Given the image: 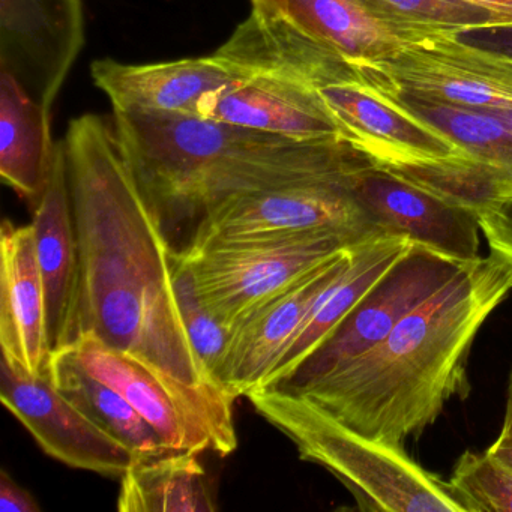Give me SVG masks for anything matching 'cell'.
<instances>
[{
	"label": "cell",
	"mask_w": 512,
	"mask_h": 512,
	"mask_svg": "<svg viewBox=\"0 0 512 512\" xmlns=\"http://www.w3.org/2000/svg\"><path fill=\"white\" fill-rule=\"evenodd\" d=\"M358 170L224 200L194 223L185 247L310 233H334L358 245L382 238L353 194Z\"/></svg>",
	"instance_id": "cell-6"
},
{
	"label": "cell",
	"mask_w": 512,
	"mask_h": 512,
	"mask_svg": "<svg viewBox=\"0 0 512 512\" xmlns=\"http://www.w3.org/2000/svg\"><path fill=\"white\" fill-rule=\"evenodd\" d=\"M376 19L400 35L409 31L505 29L490 11L466 0H362Z\"/></svg>",
	"instance_id": "cell-24"
},
{
	"label": "cell",
	"mask_w": 512,
	"mask_h": 512,
	"mask_svg": "<svg viewBox=\"0 0 512 512\" xmlns=\"http://www.w3.org/2000/svg\"><path fill=\"white\" fill-rule=\"evenodd\" d=\"M202 118L302 140H343L314 89L272 74L247 73L200 106Z\"/></svg>",
	"instance_id": "cell-16"
},
{
	"label": "cell",
	"mask_w": 512,
	"mask_h": 512,
	"mask_svg": "<svg viewBox=\"0 0 512 512\" xmlns=\"http://www.w3.org/2000/svg\"><path fill=\"white\" fill-rule=\"evenodd\" d=\"M488 115L494 116L499 119L506 128L512 133V107H506V109H491L484 110Z\"/></svg>",
	"instance_id": "cell-33"
},
{
	"label": "cell",
	"mask_w": 512,
	"mask_h": 512,
	"mask_svg": "<svg viewBox=\"0 0 512 512\" xmlns=\"http://www.w3.org/2000/svg\"><path fill=\"white\" fill-rule=\"evenodd\" d=\"M0 398L50 457L74 469L122 478L134 454L89 421L50 382L2 358Z\"/></svg>",
	"instance_id": "cell-10"
},
{
	"label": "cell",
	"mask_w": 512,
	"mask_h": 512,
	"mask_svg": "<svg viewBox=\"0 0 512 512\" xmlns=\"http://www.w3.org/2000/svg\"><path fill=\"white\" fill-rule=\"evenodd\" d=\"M49 379L89 421L127 446L134 457L172 449L118 391L88 373L67 349L53 353Z\"/></svg>",
	"instance_id": "cell-21"
},
{
	"label": "cell",
	"mask_w": 512,
	"mask_h": 512,
	"mask_svg": "<svg viewBox=\"0 0 512 512\" xmlns=\"http://www.w3.org/2000/svg\"><path fill=\"white\" fill-rule=\"evenodd\" d=\"M0 344L2 358L23 373L49 376L46 292L35 251L34 227L5 220L0 232Z\"/></svg>",
	"instance_id": "cell-15"
},
{
	"label": "cell",
	"mask_w": 512,
	"mask_h": 512,
	"mask_svg": "<svg viewBox=\"0 0 512 512\" xmlns=\"http://www.w3.org/2000/svg\"><path fill=\"white\" fill-rule=\"evenodd\" d=\"M466 265L413 242L286 379L262 391L296 394L352 364Z\"/></svg>",
	"instance_id": "cell-7"
},
{
	"label": "cell",
	"mask_w": 512,
	"mask_h": 512,
	"mask_svg": "<svg viewBox=\"0 0 512 512\" xmlns=\"http://www.w3.org/2000/svg\"><path fill=\"white\" fill-rule=\"evenodd\" d=\"M55 146L50 110L0 71V176L32 209L49 184Z\"/></svg>",
	"instance_id": "cell-19"
},
{
	"label": "cell",
	"mask_w": 512,
	"mask_h": 512,
	"mask_svg": "<svg viewBox=\"0 0 512 512\" xmlns=\"http://www.w3.org/2000/svg\"><path fill=\"white\" fill-rule=\"evenodd\" d=\"M412 244L407 239L382 236L356 247L352 265L320 295L256 389H269L286 379Z\"/></svg>",
	"instance_id": "cell-18"
},
{
	"label": "cell",
	"mask_w": 512,
	"mask_h": 512,
	"mask_svg": "<svg viewBox=\"0 0 512 512\" xmlns=\"http://www.w3.org/2000/svg\"><path fill=\"white\" fill-rule=\"evenodd\" d=\"M247 398L292 440L302 460L332 473L362 511L464 512L448 482L410 460L403 448L350 430L301 395L256 389Z\"/></svg>",
	"instance_id": "cell-4"
},
{
	"label": "cell",
	"mask_w": 512,
	"mask_h": 512,
	"mask_svg": "<svg viewBox=\"0 0 512 512\" xmlns=\"http://www.w3.org/2000/svg\"><path fill=\"white\" fill-rule=\"evenodd\" d=\"M359 205L382 236L424 245L461 263L479 257V218L475 212L439 199L373 164L352 178Z\"/></svg>",
	"instance_id": "cell-11"
},
{
	"label": "cell",
	"mask_w": 512,
	"mask_h": 512,
	"mask_svg": "<svg viewBox=\"0 0 512 512\" xmlns=\"http://www.w3.org/2000/svg\"><path fill=\"white\" fill-rule=\"evenodd\" d=\"M511 290L512 260L490 250L404 316L370 352L295 395L350 430L403 448L436 422L451 398L469 394L473 341Z\"/></svg>",
	"instance_id": "cell-2"
},
{
	"label": "cell",
	"mask_w": 512,
	"mask_h": 512,
	"mask_svg": "<svg viewBox=\"0 0 512 512\" xmlns=\"http://www.w3.org/2000/svg\"><path fill=\"white\" fill-rule=\"evenodd\" d=\"M113 130L166 232L232 197L368 164L344 140L295 139L202 116L115 110Z\"/></svg>",
	"instance_id": "cell-3"
},
{
	"label": "cell",
	"mask_w": 512,
	"mask_h": 512,
	"mask_svg": "<svg viewBox=\"0 0 512 512\" xmlns=\"http://www.w3.org/2000/svg\"><path fill=\"white\" fill-rule=\"evenodd\" d=\"M91 71L115 110L188 116H200L209 94L247 76L217 55L145 65L103 59L95 61Z\"/></svg>",
	"instance_id": "cell-14"
},
{
	"label": "cell",
	"mask_w": 512,
	"mask_h": 512,
	"mask_svg": "<svg viewBox=\"0 0 512 512\" xmlns=\"http://www.w3.org/2000/svg\"><path fill=\"white\" fill-rule=\"evenodd\" d=\"M281 13L349 64L389 58L401 46L362 0H286Z\"/></svg>",
	"instance_id": "cell-22"
},
{
	"label": "cell",
	"mask_w": 512,
	"mask_h": 512,
	"mask_svg": "<svg viewBox=\"0 0 512 512\" xmlns=\"http://www.w3.org/2000/svg\"><path fill=\"white\" fill-rule=\"evenodd\" d=\"M35 251L46 292V323L52 355L77 338L80 248L74 221L65 142L56 143L49 184L32 209Z\"/></svg>",
	"instance_id": "cell-13"
},
{
	"label": "cell",
	"mask_w": 512,
	"mask_h": 512,
	"mask_svg": "<svg viewBox=\"0 0 512 512\" xmlns=\"http://www.w3.org/2000/svg\"><path fill=\"white\" fill-rule=\"evenodd\" d=\"M478 218L490 250L499 251L512 260V199L479 212Z\"/></svg>",
	"instance_id": "cell-27"
},
{
	"label": "cell",
	"mask_w": 512,
	"mask_h": 512,
	"mask_svg": "<svg viewBox=\"0 0 512 512\" xmlns=\"http://www.w3.org/2000/svg\"><path fill=\"white\" fill-rule=\"evenodd\" d=\"M502 439L512 440V373L509 377L508 400H506L505 419H503Z\"/></svg>",
	"instance_id": "cell-31"
},
{
	"label": "cell",
	"mask_w": 512,
	"mask_h": 512,
	"mask_svg": "<svg viewBox=\"0 0 512 512\" xmlns=\"http://www.w3.org/2000/svg\"><path fill=\"white\" fill-rule=\"evenodd\" d=\"M388 85L404 107L445 131L473 157L512 169V133L499 119L472 107L409 97Z\"/></svg>",
	"instance_id": "cell-23"
},
{
	"label": "cell",
	"mask_w": 512,
	"mask_h": 512,
	"mask_svg": "<svg viewBox=\"0 0 512 512\" xmlns=\"http://www.w3.org/2000/svg\"><path fill=\"white\" fill-rule=\"evenodd\" d=\"M253 10L263 14H275L283 11L286 0H251Z\"/></svg>",
	"instance_id": "cell-32"
},
{
	"label": "cell",
	"mask_w": 512,
	"mask_h": 512,
	"mask_svg": "<svg viewBox=\"0 0 512 512\" xmlns=\"http://www.w3.org/2000/svg\"><path fill=\"white\" fill-rule=\"evenodd\" d=\"M356 247L344 236L310 233L214 242L179 253L193 269L209 310L232 331L245 314L335 254Z\"/></svg>",
	"instance_id": "cell-5"
},
{
	"label": "cell",
	"mask_w": 512,
	"mask_h": 512,
	"mask_svg": "<svg viewBox=\"0 0 512 512\" xmlns=\"http://www.w3.org/2000/svg\"><path fill=\"white\" fill-rule=\"evenodd\" d=\"M173 287L188 340L202 362L209 379L221 386L227 344L232 331L209 310L197 289L193 269L179 250L173 251Z\"/></svg>",
	"instance_id": "cell-25"
},
{
	"label": "cell",
	"mask_w": 512,
	"mask_h": 512,
	"mask_svg": "<svg viewBox=\"0 0 512 512\" xmlns=\"http://www.w3.org/2000/svg\"><path fill=\"white\" fill-rule=\"evenodd\" d=\"M0 511L40 512L37 499L26 488L20 487L5 470L0 472Z\"/></svg>",
	"instance_id": "cell-28"
},
{
	"label": "cell",
	"mask_w": 512,
	"mask_h": 512,
	"mask_svg": "<svg viewBox=\"0 0 512 512\" xmlns=\"http://www.w3.org/2000/svg\"><path fill=\"white\" fill-rule=\"evenodd\" d=\"M448 484L464 512H512V470L490 451L464 452Z\"/></svg>",
	"instance_id": "cell-26"
},
{
	"label": "cell",
	"mask_w": 512,
	"mask_h": 512,
	"mask_svg": "<svg viewBox=\"0 0 512 512\" xmlns=\"http://www.w3.org/2000/svg\"><path fill=\"white\" fill-rule=\"evenodd\" d=\"M353 253L355 248L335 254L238 320L232 328L221 373V386L227 394L235 400L247 397L262 383L320 295L352 265Z\"/></svg>",
	"instance_id": "cell-12"
},
{
	"label": "cell",
	"mask_w": 512,
	"mask_h": 512,
	"mask_svg": "<svg viewBox=\"0 0 512 512\" xmlns=\"http://www.w3.org/2000/svg\"><path fill=\"white\" fill-rule=\"evenodd\" d=\"M65 151L80 248L77 337L91 332L151 368L209 434L212 451L227 457L238 448L235 398L209 379L188 340L173 287L175 248L113 125L97 115L74 119Z\"/></svg>",
	"instance_id": "cell-1"
},
{
	"label": "cell",
	"mask_w": 512,
	"mask_h": 512,
	"mask_svg": "<svg viewBox=\"0 0 512 512\" xmlns=\"http://www.w3.org/2000/svg\"><path fill=\"white\" fill-rule=\"evenodd\" d=\"M401 46L367 68L401 94L478 110L512 107V55L472 46L457 32L409 31Z\"/></svg>",
	"instance_id": "cell-8"
},
{
	"label": "cell",
	"mask_w": 512,
	"mask_h": 512,
	"mask_svg": "<svg viewBox=\"0 0 512 512\" xmlns=\"http://www.w3.org/2000/svg\"><path fill=\"white\" fill-rule=\"evenodd\" d=\"M488 451H490L497 460L502 461L506 467L512 470V440L497 437L496 442L490 446Z\"/></svg>",
	"instance_id": "cell-30"
},
{
	"label": "cell",
	"mask_w": 512,
	"mask_h": 512,
	"mask_svg": "<svg viewBox=\"0 0 512 512\" xmlns=\"http://www.w3.org/2000/svg\"><path fill=\"white\" fill-rule=\"evenodd\" d=\"M466 2L490 11L503 23V28L512 31V0H466Z\"/></svg>",
	"instance_id": "cell-29"
},
{
	"label": "cell",
	"mask_w": 512,
	"mask_h": 512,
	"mask_svg": "<svg viewBox=\"0 0 512 512\" xmlns=\"http://www.w3.org/2000/svg\"><path fill=\"white\" fill-rule=\"evenodd\" d=\"M199 452L170 449L134 457L122 475L119 512H212L217 509Z\"/></svg>",
	"instance_id": "cell-20"
},
{
	"label": "cell",
	"mask_w": 512,
	"mask_h": 512,
	"mask_svg": "<svg viewBox=\"0 0 512 512\" xmlns=\"http://www.w3.org/2000/svg\"><path fill=\"white\" fill-rule=\"evenodd\" d=\"M68 352L92 376L118 391L172 449L212 451L209 434L191 418L172 389L139 359L82 332Z\"/></svg>",
	"instance_id": "cell-17"
},
{
	"label": "cell",
	"mask_w": 512,
	"mask_h": 512,
	"mask_svg": "<svg viewBox=\"0 0 512 512\" xmlns=\"http://www.w3.org/2000/svg\"><path fill=\"white\" fill-rule=\"evenodd\" d=\"M83 46L82 0H0V71L46 109Z\"/></svg>",
	"instance_id": "cell-9"
}]
</instances>
